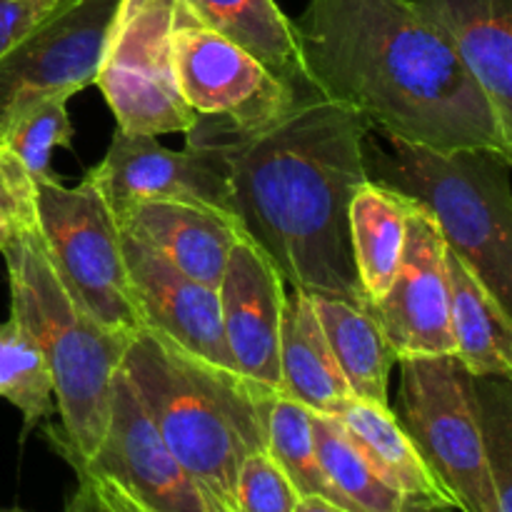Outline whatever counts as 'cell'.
<instances>
[{
  "label": "cell",
  "mask_w": 512,
  "mask_h": 512,
  "mask_svg": "<svg viewBox=\"0 0 512 512\" xmlns=\"http://www.w3.org/2000/svg\"><path fill=\"white\" fill-rule=\"evenodd\" d=\"M453 43L512 140V0H413Z\"/></svg>",
  "instance_id": "17"
},
{
  "label": "cell",
  "mask_w": 512,
  "mask_h": 512,
  "mask_svg": "<svg viewBox=\"0 0 512 512\" xmlns=\"http://www.w3.org/2000/svg\"><path fill=\"white\" fill-rule=\"evenodd\" d=\"M268 453L288 475L300 498H323L338 508L353 512L333 488L318 460L313 410L295 403L283 393H273L268 405Z\"/></svg>",
  "instance_id": "25"
},
{
  "label": "cell",
  "mask_w": 512,
  "mask_h": 512,
  "mask_svg": "<svg viewBox=\"0 0 512 512\" xmlns=\"http://www.w3.org/2000/svg\"><path fill=\"white\" fill-rule=\"evenodd\" d=\"M363 163L368 180L438 223L450 253L512 315V155L495 148L433 150L370 128Z\"/></svg>",
  "instance_id": "4"
},
{
  "label": "cell",
  "mask_w": 512,
  "mask_h": 512,
  "mask_svg": "<svg viewBox=\"0 0 512 512\" xmlns=\"http://www.w3.org/2000/svg\"><path fill=\"white\" fill-rule=\"evenodd\" d=\"M455 358L470 375H512V318L455 253L445 255Z\"/></svg>",
  "instance_id": "21"
},
{
  "label": "cell",
  "mask_w": 512,
  "mask_h": 512,
  "mask_svg": "<svg viewBox=\"0 0 512 512\" xmlns=\"http://www.w3.org/2000/svg\"><path fill=\"white\" fill-rule=\"evenodd\" d=\"M38 230V188L23 160L0 138V253Z\"/></svg>",
  "instance_id": "29"
},
{
  "label": "cell",
  "mask_w": 512,
  "mask_h": 512,
  "mask_svg": "<svg viewBox=\"0 0 512 512\" xmlns=\"http://www.w3.org/2000/svg\"><path fill=\"white\" fill-rule=\"evenodd\" d=\"M78 478H88L90 483L95 485V490L100 493V498H103L105 503L110 505V510H113V512H145L143 508H138L133 500L125 498L120 490H115L110 483H103V480H98V478H90V475H78Z\"/></svg>",
  "instance_id": "33"
},
{
  "label": "cell",
  "mask_w": 512,
  "mask_h": 512,
  "mask_svg": "<svg viewBox=\"0 0 512 512\" xmlns=\"http://www.w3.org/2000/svg\"><path fill=\"white\" fill-rule=\"evenodd\" d=\"M285 280L273 260L245 233L235 240L218 285L220 320L235 370L243 378L280 388V325Z\"/></svg>",
  "instance_id": "14"
},
{
  "label": "cell",
  "mask_w": 512,
  "mask_h": 512,
  "mask_svg": "<svg viewBox=\"0 0 512 512\" xmlns=\"http://www.w3.org/2000/svg\"><path fill=\"white\" fill-rule=\"evenodd\" d=\"M445 255L448 245L438 223L413 205L393 285L383 298L368 305V313L380 325L398 360L455 355Z\"/></svg>",
  "instance_id": "13"
},
{
  "label": "cell",
  "mask_w": 512,
  "mask_h": 512,
  "mask_svg": "<svg viewBox=\"0 0 512 512\" xmlns=\"http://www.w3.org/2000/svg\"><path fill=\"white\" fill-rule=\"evenodd\" d=\"M178 0H120L95 85L123 133H188L198 115L175 85L173 25Z\"/></svg>",
  "instance_id": "8"
},
{
  "label": "cell",
  "mask_w": 512,
  "mask_h": 512,
  "mask_svg": "<svg viewBox=\"0 0 512 512\" xmlns=\"http://www.w3.org/2000/svg\"><path fill=\"white\" fill-rule=\"evenodd\" d=\"M75 473L110 483L145 512H210L143 410L123 368L113 380L103 440Z\"/></svg>",
  "instance_id": "10"
},
{
  "label": "cell",
  "mask_w": 512,
  "mask_h": 512,
  "mask_svg": "<svg viewBox=\"0 0 512 512\" xmlns=\"http://www.w3.org/2000/svg\"><path fill=\"white\" fill-rule=\"evenodd\" d=\"M295 512H348V510L338 508V505L328 503V500L323 498H300Z\"/></svg>",
  "instance_id": "34"
},
{
  "label": "cell",
  "mask_w": 512,
  "mask_h": 512,
  "mask_svg": "<svg viewBox=\"0 0 512 512\" xmlns=\"http://www.w3.org/2000/svg\"><path fill=\"white\" fill-rule=\"evenodd\" d=\"M393 410L438 483L463 512H500L480 438L473 375L455 355L400 358Z\"/></svg>",
  "instance_id": "6"
},
{
  "label": "cell",
  "mask_w": 512,
  "mask_h": 512,
  "mask_svg": "<svg viewBox=\"0 0 512 512\" xmlns=\"http://www.w3.org/2000/svg\"><path fill=\"white\" fill-rule=\"evenodd\" d=\"M120 0H70L0 58V128L18 105L95 83Z\"/></svg>",
  "instance_id": "12"
},
{
  "label": "cell",
  "mask_w": 512,
  "mask_h": 512,
  "mask_svg": "<svg viewBox=\"0 0 512 512\" xmlns=\"http://www.w3.org/2000/svg\"><path fill=\"white\" fill-rule=\"evenodd\" d=\"M0 512H25V510H20V508H8V510H0Z\"/></svg>",
  "instance_id": "35"
},
{
  "label": "cell",
  "mask_w": 512,
  "mask_h": 512,
  "mask_svg": "<svg viewBox=\"0 0 512 512\" xmlns=\"http://www.w3.org/2000/svg\"><path fill=\"white\" fill-rule=\"evenodd\" d=\"M75 93L55 90L18 105L5 118L0 138L23 160L35 185L58 183L50 165L55 148H73V125L68 118V100Z\"/></svg>",
  "instance_id": "26"
},
{
  "label": "cell",
  "mask_w": 512,
  "mask_h": 512,
  "mask_svg": "<svg viewBox=\"0 0 512 512\" xmlns=\"http://www.w3.org/2000/svg\"><path fill=\"white\" fill-rule=\"evenodd\" d=\"M0 398L20 410L25 433L55 410L53 375L43 350L15 318L0 323Z\"/></svg>",
  "instance_id": "27"
},
{
  "label": "cell",
  "mask_w": 512,
  "mask_h": 512,
  "mask_svg": "<svg viewBox=\"0 0 512 512\" xmlns=\"http://www.w3.org/2000/svg\"><path fill=\"white\" fill-rule=\"evenodd\" d=\"M200 23L258 58L295 93H315L305 75L295 20L275 0H180Z\"/></svg>",
  "instance_id": "20"
},
{
  "label": "cell",
  "mask_w": 512,
  "mask_h": 512,
  "mask_svg": "<svg viewBox=\"0 0 512 512\" xmlns=\"http://www.w3.org/2000/svg\"><path fill=\"white\" fill-rule=\"evenodd\" d=\"M113 215L120 233L153 248L208 288L220 285L230 250L243 233L230 213L188 200H135Z\"/></svg>",
  "instance_id": "16"
},
{
  "label": "cell",
  "mask_w": 512,
  "mask_h": 512,
  "mask_svg": "<svg viewBox=\"0 0 512 512\" xmlns=\"http://www.w3.org/2000/svg\"><path fill=\"white\" fill-rule=\"evenodd\" d=\"M173 70L180 98L198 118L220 120L235 130L263 128L305 98L248 50L200 23L180 0Z\"/></svg>",
  "instance_id": "9"
},
{
  "label": "cell",
  "mask_w": 512,
  "mask_h": 512,
  "mask_svg": "<svg viewBox=\"0 0 512 512\" xmlns=\"http://www.w3.org/2000/svg\"><path fill=\"white\" fill-rule=\"evenodd\" d=\"M313 413L333 415L350 395L308 293L293 288L280 325V388Z\"/></svg>",
  "instance_id": "19"
},
{
  "label": "cell",
  "mask_w": 512,
  "mask_h": 512,
  "mask_svg": "<svg viewBox=\"0 0 512 512\" xmlns=\"http://www.w3.org/2000/svg\"><path fill=\"white\" fill-rule=\"evenodd\" d=\"M85 175L110 210L135 200H188L233 215L228 160L218 145L205 140L188 138L185 150H170L155 135L115 128L105 158Z\"/></svg>",
  "instance_id": "11"
},
{
  "label": "cell",
  "mask_w": 512,
  "mask_h": 512,
  "mask_svg": "<svg viewBox=\"0 0 512 512\" xmlns=\"http://www.w3.org/2000/svg\"><path fill=\"white\" fill-rule=\"evenodd\" d=\"M410 208V200L373 180L360 183L350 200V248L368 305L383 298L393 285L403 255Z\"/></svg>",
  "instance_id": "23"
},
{
  "label": "cell",
  "mask_w": 512,
  "mask_h": 512,
  "mask_svg": "<svg viewBox=\"0 0 512 512\" xmlns=\"http://www.w3.org/2000/svg\"><path fill=\"white\" fill-rule=\"evenodd\" d=\"M333 418L343 425L360 453L373 463V468L400 490L408 495L420 508L438 512L455 508L450 495L428 468L423 455L418 453L410 435L405 433L400 420L395 418L393 405L370 403L348 395L343 403L335 408Z\"/></svg>",
  "instance_id": "18"
},
{
  "label": "cell",
  "mask_w": 512,
  "mask_h": 512,
  "mask_svg": "<svg viewBox=\"0 0 512 512\" xmlns=\"http://www.w3.org/2000/svg\"><path fill=\"white\" fill-rule=\"evenodd\" d=\"M68 512H113L110 505L100 498L95 485L88 478H78V493L70 500Z\"/></svg>",
  "instance_id": "32"
},
{
  "label": "cell",
  "mask_w": 512,
  "mask_h": 512,
  "mask_svg": "<svg viewBox=\"0 0 512 512\" xmlns=\"http://www.w3.org/2000/svg\"><path fill=\"white\" fill-rule=\"evenodd\" d=\"M68 3L70 0H0V58Z\"/></svg>",
  "instance_id": "31"
},
{
  "label": "cell",
  "mask_w": 512,
  "mask_h": 512,
  "mask_svg": "<svg viewBox=\"0 0 512 512\" xmlns=\"http://www.w3.org/2000/svg\"><path fill=\"white\" fill-rule=\"evenodd\" d=\"M298 503L300 493L268 450L245 458L230 512H295Z\"/></svg>",
  "instance_id": "30"
},
{
  "label": "cell",
  "mask_w": 512,
  "mask_h": 512,
  "mask_svg": "<svg viewBox=\"0 0 512 512\" xmlns=\"http://www.w3.org/2000/svg\"><path fill=\"white\" fill-rule=\"evenodd\" d=\"M350 395L390 405V370L398 363L368 308L330 295H308Z\"/></svg>",
  "instance_id": "22"
},
{
  "label": "cell",
  "mask_w": 512,
  "mask_h": 512,
  "mask_svg": "<svg viewBox=\"0 0 512 512\" xmlns=\"http://www.w3.org/2000/svg\"><path fill=\"white\" fill-rule=\"evenodd\" d=\"M480 438L500 512L512 510V390L510 378L473 375Z\"/></svg>",
  "instance_id": "28"
},
{
  "label": "cell",
  "mask_w": 512,
  "mask_h": 512,
  "mask_svg": "<svg viewBox=\"0 0 512 512\" xmlns=\"http://www.w3.org/2000/svg\"><path fill=\"white\" fill-rule=\"evenodd\" d=\"M370 128L355 108L310 93L258 130L198 118L185 135L223 150L235 220L285 283L368 308L350 248L348 210L368 180L363 140Z\"/></svg>",
  "instance_id": "1"
},
{
  "label": "cell",
  "mask_w": 512,
  "mask_h": 512,
  "mask_svg": "<svg viewBox=\"0 0 512 512\" xmlns=\"http://www.w3.org/2000/svg\"><path fill=\"white\" fill-rule=\"evenodd\" d=\"M38 188V235L63 288L108 330L133 338L143 330L128 268L123 235L93 180L65 188L43 183Z\"/></svg>",
  "instance_id": "7"
},
{
  "label": "cell",
  "mask_w": 512,
  "mask_h": 512,
  "mask_svg": "<svg viewBox=\"0 0 512 512\" xmlns=\"http://www.w3.org/2000/svg\"><path fill=\"white\" fill-rule=\"evenodd\" d=\"M120 368L208 510H233L240 465L268 450L275 390L205 363L148 328L130 340Z\"/></svg>",
  "instance_id": "3"
},
{
  "label": "cell",
  "mask_w": 512,
  "mask_h": 512,
  "mask_svg": "<svg viewBox=\"0 0 512 512\" xmlns=\"http://www.w3.org/2000/svg\"><path fill=\"white\" fill-rule=\"evenodd\" d=\"M123 235V258L143 328L223 370H235L220 320L218 288L180 273L148 245Z\"/></svg>",
  "instance_id": "15"
},
{
  "label": "cell",
  "mask_w": 512,
  "mask_h": 512,
  "mask_svg": "<svg viewBox=\"0 0 512 512\" xmlns=\"http://www.w3.org/2000/svg\"><path fill=\"white\" fill-rule=\"evenodd\" d=\"M313 435L325 475L353 512H430L395 490L333 415L313 413Z\"/></svg>",
  "instance_id": "24"
},
{
  "label": "cell",
  "mask_w": 512,
  "mask_h": 512,
  "mask_svg": "<svg viewBox=\"0 0 512 512\" xmlns=\"http://www.w3.org/2000/svg\"><path fill=\"white\" fill-rule=\"evenodd\" d=\"M310 88L433 150L512 155L453 43L413 0H310L295 20Z\"/></svg>",
  "instance_id": "2"
},
{
  "label": "cell",
  "mask_w": 512,
  "mask_h": 512,
  "mask_svg": "<svg viewBox=\"0 0 512 512\" xmlns=\"http://www.w3.org/2000/svg\"><path fill=\"white\" fill-rule=\"evenodd\" d=\"M10 283V318L40 345L53 375L60 430L48 428L50 443L70 465L93 458L108 425L113 380L135 338L100 325L55 275L38 230L5 250Z\"/></svg>",
  "instance_id": "5"
}]
</instances>
